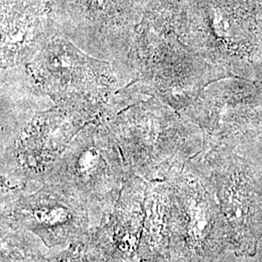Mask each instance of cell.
Here are the masks:
<instances>
[{"instance_id": "obj_10", "label": "cell", "mask_w": 262, "mask_h": 262, "mask_svg": "<svg viewBox=\"0 0 262 262\" xmlns=\"http://www.w3.org/2000/svg\"><path fill=\"white\" fill-rule=\"evenodd\" d=\"M255 80L262 82V63L258 66L257 71H256V76H255Z\"/></svg>"}, {"instance_id": "obj_6", "label": "cell", "mask_w": 262, "mask_h": 262, "mask_svg": "<svg viewBox=\"0 0 262 262\" xmlns=\"http://www.w3.org/2000/svg\"><path fill=\"white\" fill-rule=\"evenodd\" d=\"M184 114L205 141L237 145L262 134V82L225 77L209 84Z\"/></svg>"}, {"instance_id": "obj_8", "label": "cell", "mask_w": 262, "mask_h": 262, "mask_svg": "<svg viewBox=\"0 0 262 262\" xmlns=\"http://www.w3.org/2000/svg\"><path fill=\"white\" fill-rule=\"evenodd\" d=\"M33 216L41 225L56 226L63 225L70 220V213L64 207H45L35 210Z\"/></svg>"}, {"instance_id": "obj_9", "label": "cell", "mask_w": 262, "mask_h": 262, "mask_svg": "<svg viewBox=\"0 0 262 262\" xmlns=\"http://www.w3.org/2000/svg\"><path fill=\"white\" fill-rule=\"evenodd\" d=\"M253 144H254V146H255V148H256V150L258 151V154H259V156H260L262 159V134L253 139Z\"/></svg>"}, {"instance_id": "obj_7", "label": "cell", "mask_w": 262, "mask_h": 262, "mask_svg": "<svg viewBox=\"0 0 262 262\" xmlns=\"http://www.w3.org/2000/svg\"><path fill=\"white\" fill-rule=\"evenodd\" d=\"M1 69L25 66L60 32L56 0H2Z\"/></svg>"}, {"instance_id": "obj_4", "label": "cell", "mask_w": 262, "mask_h": 262, "mask_svg": "<svg viewBox=\"0 0 262 262\" xmlns=\"http://www.w3.org/2000/svg\"><path fill=\"white\" fill-rule=\"evenodd\" d=\"M208 143L228 243L238 254L262 253V159L253 139L238 145Z\"/></svg>"}, {"instance_id": "obj_1", "label": "cell", "mask_w": 262, "mask_h": 262, "mask_svg": "<svg viewBox=\"0 0 262 262\" xmlns=\"http://www.w3.org/2000/svg\"><path fill=\"white\" fill-rule=\"evenodd\" d=\"M172 30L225 74L255 80L262 63V3L175 0Z\"/></svg>"}, {"instance_id": "obj_5", "label": "cell", "mask_w": 262, "mask_h": 262, "mask_svg": "<svg viewBox=\"0 0 262 262\" xmlns=\"http://www.w3.org/2000/svg\"><path fill=\"white\" fill-rule=\"evenodd\" d=\"M149 0H60V32L86 54L120 63Z\"/></svg>"}, {"instance_id": "obj_2", "label": "cell", "mask_w": 262, "mask_h": 262, "mask_svg": "<svg viewBox=\"0 0 262 262\" xmlns=\"http://www.w3.org/2000/svg\"><path fill=\"white\" fill-rule=\"evenodd\" d=\"M114 67L122 84L142 82L181 113L209 84L230 77L195 54L173 30L144 19L124 58Z\"/></svg>"}, {"instance_id": "obj_3", "label": "cell", "mask_w": 262, "mask_h": 262, "mask_svg": "<svg viewBox=\"0 0 262 262\" xmlns=\"http://www.w3.org/2000/svg\"><path fill=\"white\" fill-rule=\"evenodd\" d=\"M38 89L56 105L102 121L124 84L112 62L96 58L58 33L24 66Z\"/></svg>"}]
</instances>
